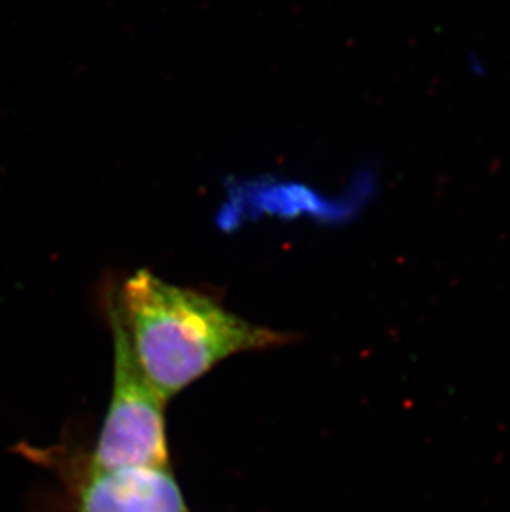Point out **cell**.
Listing matches in <instances>:
<instances>
[{
	"label": "cell",
	"mask_w": 510,
	"mask_h": 512,
	"mask_svg": "<svg viewBox=\"0 0 510 512\" xmlns=\"http://www.w3.org/2000/svg\"><path fill=\"white\" fill-rule=\"evenodd\" d=\"M106 305L123 325L141 370L168 401L227 358L289 339L146 269L110 290Z\"/></svg>",
	"instance_id": "cell-1"
},
{
	"label": "cell",
	"mask_w": 510,
	"mask_h": 512,
	"mask_svg": "<svg viewBox=\"0 0 510 512\" xmlns=\"http://www.w3.org/2000/svg\"><path fill=\"white\" fill-rule=\"evenodd\" d=\"M113 335V387L90 461V473L120 469H171L166 403L136 360L115 314L108 312Z\"/></svg>",
	"instance_id": "cell-2"
},
{
	"label": "cell",
	"mask_w": 510,
	"mask_h": 512,
	"mask_svg": "<svg viewBox=\"0 0 510 512\" xmlns=\"http://www.w3.org/2000/svg\"><path fill=\"white\" fill-rule=\"evenodd\" d=\"M78 512H189L171 469L133 468L90 473Z\"/></svg>",
	"instance_id": "cell-3"
}]
</instances>
